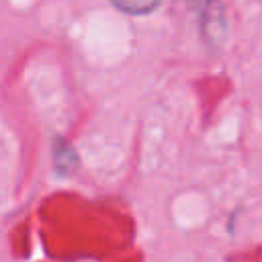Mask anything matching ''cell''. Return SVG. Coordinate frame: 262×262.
Here are the masks:
<instances>
[{"label": "cell", "instance_id": "cell-2", "mask_svg": "<svg viewBox=\"0 0 262 262\" xmlns=\"http://www.w3.org/2000/svg\"><path fill=\"white\" fill-rule=\"evenodd\" d=\"M55 166L61 174L70 172L76 166V151L70 145H66L61 139H57L55 143Z\"/></svg>", "mask_w": 262, "mask_h": 262}, {"label": "cell", "instance_id": "cell-3", "mask_svg": "<svg viewBox=\"0 0 262 262\" xmlns=\"http://www.w3.org/2000/svg\"><path fill=\"white\" fill-rule=\"evenodd\" d=\"M190 2V6L196 10V12H201V16L203 18H207V20H211L213 18V6H215V0H188Z\"/></svg>", "mask_w": 262, "mask_h": 262}, {"label": "cell", "instance_id": "cell-1", "mask_svg": "<svg viewBox=\"0 0 262 262\" xmlns=\"http://www.w3.org/2000/svg\"><path fill=\"white\" fill-rule=\"evenodd\" d=\"M111 2L127 14H147L156 10L162 0H111Z\"/></svg>", "mask_w": 262, "mask_h": 262}]
</instances>
